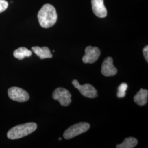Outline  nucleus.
Returning <instances> with one entry per match:
<instances>
[{"label":"nucleus","mask_w":148,"mask_h":148,"mask_svg":"<svg viewBox=\"0 0 148 148\" xmlns=\"http://www.w3.org/2000/svg\"><path fill=\"white\" fill-rule=\"evenodd\" d=\"M38 20L40 25L43 28L53 27L57 21V13L55 8L50 4H46L38 13Z\"/></svg>","instance_id":"nucleus-1"},{"label":"nucleus","mask_w":148,"mask_h":148,"mask_svg":"<svg viewBox=\"0 0 148 148\" xmlns=\"http://www.w3.org/2000/svg\"><path fill=\"white\" fill-rule=\"evenodd\" d=\"M37 127V124L34 122L19 125L13 127L8 132L7 137L10 139H17L24 137L34 132Z\"/></svg>","instance_id":"nucleus-2"},{"label":"nucleus","mask_w":148,"mask_h":148,"mask_svg":"<svg viewBox=\"0 0 148 148\" xmlns=\"http://www.w3.org/2000/svg\"><path fill=\"white\" fill-rule=\"evenodd\" d=\"M90 128L87 122H79L68 128L64 133L63 137L66 139H71L87 132Z\"/></svg>","instance_id":"nucleus-3"},{"label":"nucleus","mask_w":148,"mask_h":148,"mask_svg":"<svg viewBox=\"0 0 148 148\" xmlns=\"http://www.w3.org/2000/svg\"><path fill=\"white\" fill-rule=\"evenodd\" d=\"M53 99L58 101L61 106H67L71 103V95L68 90L59 87L54 90L52 94Z\"/></svg>","instance_id":"nucleus-4"},{"label":"nucleus","mask_w":148,"mask_h":148,"mask_svg":"<svg viewBox=\"0 0 148 148\" xmlns=\"http://www.w3.org/2000/svg\"><path fill=\"white\" fill-rule=\"evenodd\" d=\"M74 87L79 90L80 93L86 97L89 98H95L98 96L97 90L92 85L86 84L84 85H80L79 81L74 79L72 82Z\"/></svg>","instance_id":"nucleus-5"},{"label":"nucleus","mask_w":148,"mask_h":148,"mask_svg":"<svg viewBox=\"0 0 148 148\" xmlns=\"http://www.w3.org/2000/svg\"><path fill=\"white\" fill-rule=\"evenodd\" d=\"M8 95L12 100L18 102H25L29 99L30 96L26 90L16 87H13L8 90Z\"/></svg>","instance_id":"nucleus-6"},{"label":"nucleus","mask_w":148,"mask_h":148,"mask_svg":"<svg viewBox=\"0 0 148 148\" xmlns=\"http://www.w3.org/2000/svg\"><path fill=\"white\" fill-rule=\"evenodd\" d=\"M101 54V50L99 48L88 46L85 49V54L82 57V62L85 64L94 63L98 59Z\"/></svg>","instance_id":"nucleus-7"},{"label":"nucleus","mask_w":148,"mask_h":148,"mask_svg":"<svg viewBox=\"0 0 148 148\" xmlns=\"http://www.w3.org/2000/svg\"><path fill=\"white\" fill-rule=\"evenodd\" d=\"M101 73L106 77L112 76L117 74V70L114 65L113 59L110 57H108L104 60L101 65Z\"/></svg>","instance_id":"nucleus-8"},{"label":"nucleus","mask_w":148,"mask_h":148,"mask_svg":"<svg viewBox=\"0 0 148 148\" xmlns=\"http://www.w3.org/2000/svg\"><path fill=\"white\" fill-rule=\"evenodd\" d=\"M92 10L95 16L99 18H105L107 16V10L104 0H92Z\"/></svg>","instance_id":"nucleus-9"},{"label":"nucleus","mask_w":148,"mask_h":148,"mask_svg":"<svg viewBox=\"0 0 148 148\" xmlns=\"http://www.w3.org/2000/svg\"><path fill=\"white\" fill-rule=\"evenodd\" d=\"M32 50L41 59L46 58H51L53 57L50 49L47 47H40L38 46H35L32 47Z\"/></svg>","instance_id":"nucleus-10"},{"label":"nucleus","mask_w":148,"mask_h":148,"mask_svg":"<svg viewBox=\"0 0 148 148\" xmlns=\"http://www.w3.org/2000/svg\"><path fill=\"white\" fill-rule=\"evenodd\" d=\"M148 90H144L141 88L134 97V101L140 106L145 105L148 102Z\"/></svg>","instance_id":"nucleus-11"},{"label":"nucleus","mask_w":148,"mask_h":148,"mask_svg":"<svg viewBox=\"0 0 148 148\" xmlns=\"http://www.w3.org/2000/svg\"><path fill=\"white\" fill-rule=\"evenodd\" d=\"M32 55L31 51L25 47H20L15 50L13 52V56L16 58L22 60L25 57H29Z\"/></svg>","instance_id":"nucleus-12"},{"label":"nucleus","mask_w":148,"mask_h":148,"mask_svg":"<svg viewBox=\"0 0 148 148\" xmlns=\"http://www.w3.org/2000/svg\"><path fill=\"white\" fill-rule=\"evenodd\" d=\"M138 144L137 139L135 138L128 137L125 139L123 142L116 145L117 148H133Z\"/></svg>","instance_id":"nucleus-13"},{"label":"nucleus","mask_w":148,"mask_h":148,"mask_svg":"<svg viewBox=\"0 0 148 148\" xmlns=\"http://www.w3.org/2000/svg\"><path fill=\"white\" fill-rule=\"evenodd\" d=\"M128 85L126 83H122L118 87L117 96L118 98H123L126 95V91L127 90Z\"/></svg>","instance_id":"nucleus-14"},{"label":"nucleus","mask_w":148,"mask_h":148,"mask_svg":"<svg viewBox=\"0 0 148 148\" xmlns=\"http://www.w3.org/2000/svg\"><path fill=\"white\" fill-rule=\"evenodd\" d=\"M8 6V3L5 0H0V13L6 10Z\"/></svg>","instance_id":"nucleus-15"},{"label":"nucleus","mask_w":148,"mask_h":148,"mask_svg":"<svg viewBox=\"0 0 148 148\" xmlns=\"http://www.w3.org/2000/svg\"><path fill=\"white\" fill-rule=\"evenodd\" d=\"M143 54L145 57V60L147 62H148V46H146L144 48L143 50Z\"/></svg>","instance_id":"nucleus-16"},{"label":"nucleus","mask_w":148,"mask_h":148,"mask_svg":"<svg viewBox=\"0 0 148 148\" xmlns=\"http://www.w3.org/2000/svg\"><path fill=\"white\" fill-rule=\"evenodd\" d=\"M59 140H62V138H59Z\"/></svg>","instance_id":"nucleus-17"}]
</instances>
